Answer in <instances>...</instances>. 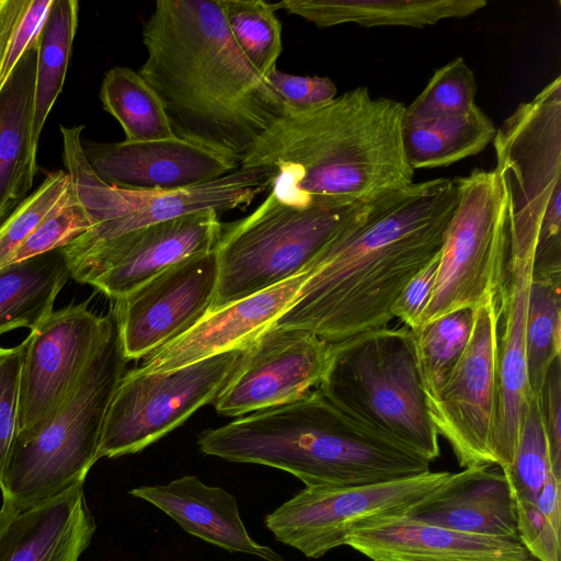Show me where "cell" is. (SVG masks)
<instances>
[{
    "label": "cell",
    "mask_w": 561,
    "mask_h": 561,
    "mask_svg": "<svg viewBox=\"0 0 561 561\" xmlns=\"http://www.w3.org/2000/svg\"><path fill=\"white\" fill-rule=\"evenodd\" d=\"M457 203L455 178L412 183L371 201L313 259L296 299L273 325L330 343L386 327L405 285L440 253Z\"/></svg>",
    "instance_id": "obj_1"
},
{
    "label": "cell",
    "mask_w": 561,
    "mask_h": 561,
    "mask_svg": "<svg viewBox=\"0 0 561 561\" xmlns=\"http://www.w3.org/2000/svg\"><path fill=\"white\" fill-rule=\"evenodd\" d=\"M141 37L138 72L174 137L240 165L284 106L231 36L220 0H159Z\"/></svg>",
    "instance_id": "obj_2"
},
{
    "label": "cell",
    "mask_w": 561,
    "mask_h": 561,
    "mask_svg": "<svg viewBox=\"0 0 561 561\" xmlns=\"http://www.w3.org/2000/svg\"><path fill=\"white\" fill-rule=\"evenodd\" d=\"M405 105L357 87L329 103L284 108L240 167L275 170L270 193L299 207L371 202L413 183L402 123Z\"/></svg>",
    "instance_id": "obj_3"
},
{
    "label": "cell",
    "mask_w": 561,
    "mask_h": 561,
    "mask_svg": "<svg viewBox=\"0 0 561 561\" xmlns=\"http://www.w3.org/2000/svg\"><path fill=\"white\" fill-rule=\"evenodd\" d=\"M201 451L284 470L307 488H350L424 474L423 456L368 427L317 388L300 399L204 431Z\"/></svg>",
    "instance_id": "obj_4"
},
{
    "label": "cell",
    "mask_w": 561,
    "mask_h": 561,
    "mask_svg": "<svg viewBox=\"0 0 561 561\" xmlns=\"http://www.w3.org/2000/svg\"><path fill=\"white\" fill-rule=\"evenodd\" d=\"M104 334L56 415L31 439L14 443L0 491L4 500L34 504L83 483L100 459L105 417L125 374L114 307Z\"/></svg>",
    "instance_id": "obj_5"
},
{
    "label": "cell",
    "mask_w": 561,
    "mask_h": 561,
    "mask_svg": "<svg viewBox=\"0 0 561 561\" xmlns=\"http://www.w3.org/2000/svg\"><path fill=\"white\" fill-rule=\"evenodd\" d=\"M318 389L346 414L430 462L439 456L409 328L383 327L332 343Z\"/></svg>",
    "instance_id": "obj_6"
},
{
    "label": "cell",
    "mask_w": 561,
    "mask_h": 561,
    "mask_svg": "<svg viewBox=\"0 0 561 561\" xmlns=\"http://www.w3.org/2000/svg\"><path fill=\"white\" fill-rule=\"evenodd\" d=\"M492 142L508 244L536 249L534 277L561 278V77L520 103Z\"/></svg>",
    "instance_id": "obj_7"
},
{
    "label": "cell",
    "mask_w": 561,
    "mask_h": 561,
    "mask_svg": "<svg viewBox=\"0 0 561 561\" xmlns=\"http://www.w3.org/2000/svg\"><path fill=\"white\" fill-rule=\"evenodd\" d=\"M369 203L299 207L270 193L249 216L222 225L215 248L218 283L211 310L302 274Z\"/></svg>",
    "instance_id": "obj_8"
},
{
    "label": "cell",
    "mask_w": 561,
    "mask_h": 561,
    "mask_svg": "<svg viewBox=\"0 0 561 561\" xmlns=\"http://www.w3.org/2000/svg\"><path fill=\"white\" fill-rule=\"evenodd\" d=\"M84 126H60L62 160L70 184L93 227L72 242L89 244L193 213L222 214L248 207L271 188L275 170L239 167L211 182L168 192H139L112 187L92 171L81 146ZM71 243V242H70Z\"/></svg>",
    "instance_id": "obj_9"
},
{
    "label": "cell",
    "mask_w": 561,
    "mask_h": 561,
    "mask_svg": "<svg viewBox=\"0 0 561 561\" xmlns=\"http://www.w3.org/2000/svg\"><path fill=\"white\" fill-rule=\"evenodd\" d=\"M455 179L458 203L445 232L434 290L420 327L499 296L504 278L508 232L501 180L494 169H474Z\"/></svg>",
    "instance_id": "obj_10"
},
{
    "label": "cell",
    "mask_w": 561,
    "mask_h": 561,
    "mask_svg": "<svg viewBox=\"0 0 561 561\" xmlns=\"http://www.w3.org/2000/svg\"><path fill=\"white\" fill-rule=\"evenodd\" d=\"M247 346L170 370L144 371L138 367L125 373L105 417L100 458L138 453L203 405L214 403Z\"/></svg>",
    "instance_id": "obj_11"
},
{
    "label": "cell",
    "mask_w": 561,
    "mask_h": 561,
    "mask_svg": "<svg viewBox=\"0 0 561 561\" xmlns=\"http://www.w3.org/2000/svg\"><path fill=\"white\" fill-rule=\"evenodd\" d=\"M450 472L424 474L350 488H305L265 517L275 538L317 559L345 546L351 531L365 520L404 516L439 489Z\"/></svg>",
    "instance_id": "obj_12"
},
{
    "label": "cell",
    "mask_w": 561,
    "mask_h": 561,
    "mask_svg": "<svg viewBox=\"0 0 561 561\" xmlns=\"http://www.w3.org/2000/svg\"><path fill=\"white\" fill-rule=\"evenodd\" d=\"M221 231L219 214L205 210L61 250L71 278L117 300L185 257L215 249Z\"/></svg>",
    "instance_id": "obj_13"
},
{
    "label": "cell",
    "mask_w": 561,
    "mask_h": 561,
    "mask_svg": "<svg viewBox=\"0 0 561 561\" xmlns=\"http://www.w3.org/2000/svg\"><path fill=\"white\" fill-rule=\"evenodd\" d=\"M499 296L474 308L468 345L437 398L430 417L461 467L495 466L491 440L497 393Z\"/></svg>",
    "instance_id": "obj_14"
},
{
    "label": "cell",
    "mask_w": 561,
    "mask_h": 561,
    "mask_svg": "<svg viewBox=\"0 0 561 561\" xmlns=\"http://www.w3.org/2000/svg\"><path fill=\"white\" fill-rule=\"evenodd\" d=\"M108 321L89 300L53 311L31 329L20 383L15 443L33 438L59 411L96 350Z\"/></svg>",
    "instance_id": "obj_15"
},
{
    "label": "cell",
    "mask_w": 561,
    "mask_h": 561,
    "mask_svg": "<svg viewBox=\"0 0 561 561\" xmlns=\"http://www.w3.org/2000/svg\"><path fill=\"white\" fill-rule=\"evenodd\" d=\"M217 283L213 249L185 257L115 300L126 358H145L195 325L211 310Z\"/></svg>",
    "instance_id": "obj_16"
},
{
    "label": "cell",
    "mask_w": 561,
    "mask_h": 561,
    "mask_svg": "<svg viewBox=\"0 0 561 561\" xmlns=\"http://www.w3.org/2000/svg\"><path fill=\"white\" fill-rule=\"evenodd\" d=\"M331 344L306 330L271 325L248 344L214 401L217 413L242 416L300 399L320 385Z\"/></svg>",
    "instance_id": "obj_17"
},
{
    "label": "cell",
    "mask_w": 561,
    "mask_h": 561,
    "mask_svg": "<svg viewBox=\"0 0 561 561\" xmlns=\"http://www.w3.org/2000/svg\"><path fill=\"white\" fill-rule=\"evenodd\" d=\"M535 249L507 247L499 293L501 310L497 348V393L491 449L495 466L508 467L520 430L535 398L529 385L526 321Z\"/></svg>",
    "instance_id": "obj_18"
},
{
    "label": "cell",
    "mask_w": 561,
    "mask_h": 561,
    "mask_svg": "<svg viewBox=\"0 0 561 561\" xmlns=\"http://www.w3.org/2000/svg\"><path fill=\"white\" fill-rule=\"evenodd\" d=\"M81 146L92 171L102 182L127 191L182 190L211 182L240 167L174 136L137 142L81 139Z\"/></svg>",
    "instance_id": "obj_19"
},
{
    "label": "cell",
    "mask_w": 561,
    "mask_h": 561,
    "mask_svg": "<svg viewBox=\"0 0 561 561\" xmlns=\"http://www.w3.org/2000/svg\"><path fill=\"white\" fill-rule=\"evenodd\" d=\"M345 546L373 561H537L519 537L469 534L407 516L365 520Z\"/></svg>",
    "instance_id": "obj_20"
},
{
    "label": "cell",
    "mask_w": 561,
    "mask_h": 561,
    "mask_svg": "<svg viewBox=\"0 0 561 561\" xmlns=\"http://www.w3.org/2000/svg\"><path fill=\"white\" fill-rule=\"evenodd\" d=\"M94 531L83 483L28 505L3 499L0 561H79Z\"/></svg>",
    "instance_id": "obj_21"
},
{
    "label": "cell",
    "mask_w": 561,
    "mask_h": 561,
    "mask_svg": "<svg viewBox=\"0 0 561 561\" xmlns=\"http://www.w3.org/2000/svg\"><path fill=\"white\" fill-rule=\"evenodd\" d=\"M308 272L209 311L181 336L147 355L144 371L174 369L247 346L273 325L296 299Z\"/></svg>",
    "instance_id": "obj_22"
},
{
    "label": "cell",
    "mask_w": 561,
    "mask_h": 561,
    "mask_svg": "<svg viewBox=\"0 0 561 561\" xmlns=\"http://www.w3.org/2000/svg\"><path fill=\"white\" fill-rule=\"evenodd\" d=\"M468 467L404 515L417 522L458 531L518 537L516 506L503 470L497 466Z\"/></svg>",
    "instance_id": "obj_23"
},
{
    "label": "cell",
    "mask_w": 561,
    "mask_h": 561,
    "mask_svg": "<svg viewBox=\"0 0 561 561\" xmlns=\"http://www.w3.org/2000/svg\"><path fill=\"white\" fill-rule=\"evenodd\" d=\"M129 494L151 503L186 533L208 543L266 561H284L273 549L252 539L232 494L222 488L206 485L195 476H184L164 485L138 486Z\"/></svg>",
    "instance_id": "obj_24"
},
{
    "label": "cell",
    "mask_w": 561,
    "mask_h": 561,
    "mask_svg": "<svg viewBox=\"0 0 561 561\" xmlns=\"http://www.w3.org/2000/svg\"><path fill=\"white\" fill-rule=\"evenodd\" d=\"M36 62L35 42L0 91V225L30 195L36 175Z\"/></svg>",
    "instance_id": "obj_25"
},
{
    "label": "cell",
    "mask_w": 561,
    "mask_h": 561,
    "mask_svg": "<svg viewBox=\"0 0 561 561\" xmlns=\"http://www.w3.org/2000/svg\"><path fill=\"white\" fill-rule=\"evenodd\" d=\"M485 0H282L285 10L314 24L331 27L355 23L365 27H425L448 19H461L482 10Z\"/></svg>",
    "instance_id": "obj_26"
},
{
    "label": "cell",
    "mask_w": 561,
    "mask_h": 561,
    "mask_svg": "<svg viewBox=\"0 0 561 561\" xmlns=\"http://www.w3.org/2000/svg\"><path fill=\"white\" fill-rule=\"evenodd\" d=\"M69 278L61 249L0 268V335L18 328H35L54 311Z\"/></svg>",
    "instance_id": "obj_27"
},
{
    "label": "cell",
    "mask_w": 561,
    "mask_h": 561,
    "mask_svg": "<svg viewBox=\"0 0 561 561\" xmlns=\"http://www.w3.org/2000/svg\"><path fill=\"white\" fill-rule=\"evenodd\" d=\"M495 133L494 123L477 104L449 117L417 119L404 114L402 123L403 148L414 171L448 167L476 156L493 141Z\"/></svg>",
    "instance_id": "obj_28"
},
{
    "label": "cell",
    "mask_w": 561,
    "mask_h": 561,
    "mask_svg": "<svg viewBox=\"0 0 561 561\" xmlns=\"http://www.w3.org/2000/svg\"><path fill=\"white\" fill-rule=\"evenodd\" d=\"M77 0H54L37 36L33 141L38 146L47 116L60 94L78 27Z\"/></svg>",
    "instance_id": "obj_29"
},
{
    "label": "cell",
    "mask_w": 561,
    "mask_h": 561,
    "mask_svg": "<svg viewBox=\"0 0 561 561\" xmlns=\"http://www.w3.org/2000/svg\"><path fill=\"white\" fill-rule=\"evenodd\" d=\"M100 100L103 110L122 126L125 141H149L173 137L163 106L138 71L114 67L103 77Z\"/></svg>",
    "instance_id": "obj_30"
},
{
    "label": "cell",
    "mask_w": 561,
    "mask_h": 561,
    "mask_svg": "<svg viewBox=\"0 0 561 561\" xmlns=\"http://www.w3.org/2000/svg\"><path fill=\"white\" fill-rule=\"evenodd\" d=\"M474 309L447 313L412 331L426 404L437 398L470 340Z\"/></svg>",
    "instance_id": "obj_31"
},
{
    "label": "cell",
    "mask_w": 561,
    "mask_h": 561,
    "mask_svg": "<svg viewBox=\"0 0 561 561\" xmlns=\"http://www.w3.org/2000/svg\"><path fill=\"white\" fill-rule=\"evenodd\" d=\"M561 278H531L526 348L529 385L536 398L551 362L561 355Z\"/></svg>",
    "instance_id": "obj_32"
},
{
    "label": "cell",
    "mask_w": 561,
    "mask_h": 561,
    "mask_svg": "<svg viewBox=\"0 0 561 561\" xmlns=\"http://www.w3.org/2000/svg\"><path fill=\"white\" fill-rule=\"evenodd\" d=\"M228 30L238 47L266 77L283 50L282 23L273 3L263 0H220Z\"/></svg>",
    "instance_id": "obj_33"
},
{
    "label": "cell",
    "mask_w": 561,
    "mask_h": 561,
    "mask_svg": "<svg viewBox=\"0 0 561 561\" xmlns=\"http://www.w3.org/2000/svg\"><path fill=\"white\" fill-rule=\"evenodd\" d=\"M502 470L515 506L534 504L552 472L548 440L536 398L523 423L513 460Z\"/></svg>",
    "instance_id": "obj_34"
},
{
    "label": "cell",
    "mask_w": 561,
    "mask_h": 561,
    "mask_svg": "<svg viewBox=\"0 0 561 561\" xmlns=\"http://www.w3.org/2000/svg\"><path fill=\"white\" fill-rule=\"evenodd\" d=\"M477 81L463 58L436 69L422 92L405 105V116L430 119L461 115L476 105Z\"/></svg>",
    "instance_id": "obj_35"
},
{
    "label": "cell",
    "mask_w": 561,
    "mask_h": 561,
    "mask_svg": "<svg viewBox=\"0 0 561 561\" xmlns=\"http://www.w3.org/2000/svg\"><path fill=\"white\" fill-rule=\"evenodd\" d=\"M560 491L551 472L534 504L516 506L518 537L537 561H560Z\"/></svg>",
    "instance_id": "obj_36"
},
{
    "label": "cell",
    "mask_w": 561,
    "mask_h": 561,
    "mask_svg": "<svg viewBox=\"0 0 561 561\" xmlns=\"http://www.w3.org/2000/svg\"><path fill=\"white\" fill-rule=\"evenodd\" d=\"M70 186L67 171L50 172L0 225V268L7 266L19 247L65 199Z\"/></svg>",
    "instance_id": "obj_37"
},
{
    "label": "cell",
    "mask_w": 561,
    "mask_h": 561,
    "mask_svg": "<svg viewBox=\"0 0 561 561\" xmlns=\"http://www.w3.org/2000/svg\"><path fill=\"white\" fill-rule=\"evenodd\" d=\"M54 0H0V91L36 42Z\"/></svg>",
    "instance_id": "obj_38"
},
{
    "label": "cell",
    "mask_w": 561,
    "mask_h": 561,
    "mask_svg": "<svg viewBox=\"0 0 561 561\" xmlns=\"http://www.w3.org/2000/svg\"><path fill=\"white\" fill-rule=\"evenodd\" d=\"M92 227L90 216L70 184L65 199L19 247L9 264L61 249Z\"/></svg>",
    "instance_id": "obj_39"
},
{
    "label": "cell",
    "mask_w": 561,
    "mask_h": 561,
    "mask_svg": "<svg viewBox=\"0 0 561 561\" xmlns=\"http://www.w3.org/2000/svg\"><path fill=\"white\" fill-rule=\"evenodd\" d=\"M28 345L0 346V481L18 435L21 371Z\"/></svg>",
    "instance_id": "obj_40"
},
{
    "label": "cell",
    "mask_w": 561,
    "mask_h": 561,
    "mask_svg": "<svg viewBox=\"0 0 561 561\" xmlns=\"http://www.w3.org/2000/svg\"><path fill=\"white\" fill-rule=\"evenodd\" d=\"M266 81L284 108L293 111L324 105L337 94L335 83L328 77L289 75L276 68L266 77Z\"/></svg>",
    "instance_id": "obj_41"
},
{
    "label": "cell",
    "mask_w": 561,
    "mask_h": 561,
    "mask_svg": "<svg viewBox=\"0 0 561 561\" xmlns=\"http://www.w3.org/2000/svg\"><path fill=\"white\" fill-rule=\"evenodd\" d=\"M547 436L552 472L561 478V355L547 369L536 396Z\"/></svg>",
    "instance_id": "obj_42"
},
{
    "label": "cell",
    "mask_w": 561,
    "mask_h": 561,
    "mask_svg": "<svg viewBox=\"0 0 561 561\" xmlns=\"http://www.w3.org/2000/svg\"><path fill=\"white\" fill-rule=\"evenodd\" d=\"M438 262L439 254L409 280L392 307L393 318H399L412 331L420 327V319L432 297Z\"/></svg>",
    "instance_id": "obj_43"
}]
</instances>
